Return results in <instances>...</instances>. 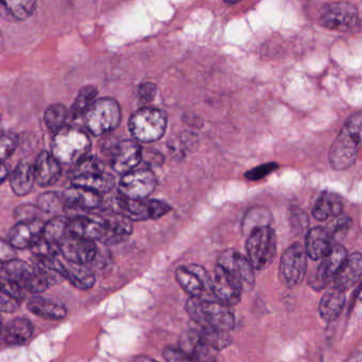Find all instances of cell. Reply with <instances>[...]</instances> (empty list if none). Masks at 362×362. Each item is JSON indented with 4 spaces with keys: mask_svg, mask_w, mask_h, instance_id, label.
<instances>
[{
    "mask_svg": "<svg viewBox=\"0 0 362 362\" xmlns=\"http://www.w3.org/2000/svg\"><path fill=\"white\" fill-rule=\"evenodd\" d=\"M217 265L233 274L242 283L244 289H251L255 285V269L247 257L234 249H229L221 253Z\"/></svg>",
    "mask_w": 362,
    "mask_h": 362,
    "instance_id": "9a60e30c",
    "label": "cell"
},
{
    "mask_svg": "<svg viewBox=\"0 0 362 362\" xmlns=\"http://www.w3.org/2000/svg\"><path fill=\"white\" fill-rule=\"evenodd\" d=\"M91 148V140L86 132L66 127L55 134L52 155L61 165H78L86 158Z\"/></svg>",
    "mask_w": 362,
    "mask_h": 362,
    "instance_id": "3957f363",
    "label": "cell"
},
{
    "mask_svg": "<svg viewBox=\"0 0 362 362\" xmlns=\"http://www.w3.org/2000/svg\"><path fill=\"white\" fill-rule=\"evenodd\" d=\"M69 120V110L63 104H53L45 112V124L54 134L68 127L67 123Z\"/></svg>",
    "mask_w": 362,
    "mask_h": 362,
    "instance_id": "74e56055",
    "label": "cell"
},
{
    "mask_svg": "<svg viewBox=\"0 0 362 362\" xmlns=\"http://www.w3.org/2000/svg\"><path fill=\"white\" fill-rule=\"evenodd\" d=\"M157 178L151 170H134L124 174L119 182V193L127 198H148L154 192Z\"/></svg>",
    "mask_w": 362,
    "mask_h": 362,
    "instance_id": "8fae6325",
    "label": "cell"
},
{
    "mask_svg": "<svg viewBox=\"0 0 362 362\" xmlns=\"http://www.w3.org/2000/svg\"><path fill=\"white\" fill-rule=\"evenodd\" d=\"M103 225V236L101 242L106 245L118 244L131 236L133 232L132 221L118 213H104L99 215Z\"/></svg>",
    "mask_w": 362,
    "mask_h": 362,
    "instance_id": "2e32d148",
    "label": "cell"
},
{
    "mask_svg": "<svg viewBox=\"0 0 362 362\" xmlns=\"http://www.w3.org/2000/svg\"><path fill=\"white\" fill-rule=\"evenodd\" d=\"M243 291L244 287L238 278L221 266H215L212 291L217 301L229 306L236 305L242 299Z\"/></svg>",
    "mask_w": 362,
    "mask_h": 362,
    "instance_id": "7c38bea8",
    "label": "cell"
},
{
    "mask_svg": "<svg viewBox=\"0 0 362 362\" xmlns=\"http://www.w3.org/2000/svg\"><path fill=\"white\" fill-rule=\"evenodd\" d=\"M346 304V296L344 291L336 288L329 289L323 295L319 305V312L323 320L327 322H333L339 317Z\"/></svg>",
    "mask_w": 362,
    "mask_h": 362,
    "instance_id": "83f0119b",
    "label": "cell"
},
{
    "mask_svg": "<svg viewBox=\"0 0 362 362\" xmlns=\"http://www.w3.org/2000/svg\"><path fill=\"white\" fill-rule=\"evenodd\" d=\"M61 257L74 263H91L97 259L98 248L95 240L68 234L59 244Z\"/></svg>",
    "mask_w": 362,
    "mask_h": 362,
    "instance_id": "4fadbf2b",
    "label": "cell"
},
{
    "mask_svg": "<svg viewBox=\"0 0 362 362\" xmlns=\"http://www.w3.org/2000/svg\"><path fill=\"white\" fill-rule=\"evenodd\" d=\"M180 348L195 362H216L218 351L209 346L193 329L181 337Z\"/></svg>",
    "mask_w": 362,
    "mask_h": 362,
    "instance_id": "d6986e66",
    "label": "cell"
},
{
    "mask_svg": "<svg viewBox=\"0 0 362 362\" xmlns=\"http://www.w3.org/2000/svg\"><path fill=\"white\" fill-rule=\"evenodd\" d=\"M362 276V255L361 253H352L346 257L341 267L334 276L336 288L346 291L354 286Z\"/></svg>",
    "mask_w": 362,
    "mask_h": 362,
    "instance_id": "603a6c76",
    "label": "cell"
},
{
    "mask_svg": "<svg viewBox=\"0 0 362 362\" xmlns=\"http://www.w3.org/2000/svg\"><path fill=\"white\" fill-rule=\"evenodd\" d=\"M350 226L351 219L349 218V217H344V218L339 219V221L337 223V229H336L335 235L339 233H346Z\"/></svg>",
    "mask_w": 362,
    "mask_h": 362,
    "instance_id": "7dc6e473",
    "label": "cell"
},
{
    "mask_svg": "<svg viewBox=\"0 0 362 362\" xmlns=\"http://www.w3.org/2000/svg\"><path fill=\"white\" fill-rule=\"evenodd\" d=\"M308 269V255L300 244L286 249L281 257L280 278L286 286L295 287L303 281Z\"/></svg>",
    "mask_w": 362,
    "mask_h": 362,
    "instance_id": "ba28073f",
    "label": "cell"
},
{
    "mask_svg": "<svg viewBox=\"0 0 362 362\" xmlns=\"http://www.w3.org/2000/svg\"><path fill=\"white\" fill-rule=\"evenodd\" d=\"M33 325L28 319L19 317L6 325L4 329V339L8 344L21 346L31 338Z\"/></svg>",
    "mask_w": 362,
    "mask_h": 362,
    "instance_id": "4dcf8cb0",
    "label": "cell"
},
{
    "mask_svg": "<svg viewBox=\"0 0 362 362\" xmlns=\"http://www.w3.org/2000/svg\"><path fill=\"white\" fill-rule=\"evenodd\" d=\"M346 362H362V354L354 355V356L351 357V358Z\"/></svg>",
    "mask_w": 362,
    "mask_h": 362,
    "instance_id": "f907efd6",
    "label": "cell"
},
{
    "mask_svg": "<svg viewBox=\"0 0 362 362\" xmlns=\"http://www.w3.org/2000/svg\"><path fill=\"white\" fill-rule=\"evenodd\" d=\"M225 1L227 2V4H236V2L240 1V0H225Z\"/></svg>",
    "mask_w": 362,
    "mask_h": 362,
    "instance_id": "816d5d0a",
    "label": "cell"
},
{
    "mask_svg": "<svg viewBox=\"0 0 362 362\" xmlns=\"http://www.w3.org/2000/svg\"><path fill=\"white\" fill-rule=\"evenodd\" d=\"M16 259V251L8 240L0 238V268Z\"/></svg>",
    "mask_w": 362,
    "mask_h": 362,
    "instance_id": "7bdbcfd3",
    "label": "cell"
},
{
    "mask_svg": "<svg viewBox=\"0 0 362 362\" xmlns=\"http://www.w3.org/2000/svg\"><path fill=\"white\" fill-rule=\"evenodd\" d=\"M2 269H4V274L8 279L21 285L25 291H27L28 285H29L34 272H35L34 267L30 266L29 264L16 259L8 262L6 265L2 267Z\"/></svg>",
    "mask_w": 362,
    "mask_h": 362,
    "instance_id": "836d02e7",
    "label": "cell"
},
{
    "mask_svg": "<svg viewBox=\"0 0 362 362\" xmlns=\"http://www.w3.org/2000/svg\"><path fill=\"white\" fill-rule=\"evenodd\" d=\"M272 221V213L268 209L264 208V206H255V208L247 211L245 214L242 225L243 232L249 235L253 230L270 226Z\"/></svg>",
    "mask_w": 362,
    "mask_h": 362,
    "instance_id": "e575fe53",
    "label": "cell"
},
{
    "mask_svg": "<svg viewBox=\"0 0 362 362\" xmlns=\"http://www.w3.org/2000/svg\"><path fill=\"white\" fill-rule=\"evenodd\" d=\"M72 185L84 187L102 195L112 191L115 187V177L105 171L90 172L74 176L72 178Z\"/></svg>",
    "mask_w": 362,
    "mask_h": 362,
    "instance_id": "d4e9b609",
    "label": "cell"
},
{
    "mask_svg": "<svg viewBox=\"0 0 362 362\" xmlns=\"http://www.w3.org/2000/svg\"><path fill=\"white\" fill-rule=\"evenodd\" d=\"M129 362H157L154 361V359L150 358V357L146 356H138L136 358L132 359Z\"/></svg>",
    "mask_w": 362,
    "mask_h": 362,
    "instance_id": "681fc988",
    "label": "cell"
},
{
    "mask_svg": "<svg viewBox=\"0 0 362 362\" xmlns=\"http://www.w3.org/2000/svg\"><path fill=\"white\" fill-rule=\"evenodd\" d=\"M35 6L36 0H0V16L8 21H25Z\"/></svg>",
    "mask_w": 362,
    "mask_h": 362,
    "instance_id": "f1b7e54d",
    "label": "cell"
},
{
    "mask_svg": "<svg viewBox=\"0 0 362 362\" xmlns=\"http://www.w3.org/2000/svg\"><path fill=\"white\" fill-rule=\"evenodd\" d=\"M185 308L192 321L197 325H208L225 332L233 329L234 315L227 304L204 298L191 297L187 300Z\"/></svg>",
    "mask_w": 362,
    "mask_h": 362,
    "instance_id": "7a4b0ae2",
    "label": "cell"
},
{
    "mask_svg": "<svg viewBox=\"0 0 362 362\" xmlns=\"http://www.w3.org/2000/svg\"><path fill=\"white\" fill-rule=\"evenodd\" d=\"M129 131L137 141L152 144L158 141L167 131L168 116L163 110L142 107L132 115Z\"/></svg>",
    "mask_w": 362,
    "mask_h": 362,
    "instance_id": "5b68a950",
    "label": "cell"
},
{
    "mask_svg": "<svg viewBox=\"0 0 362 362\" xmlns=\"http://www.w3.org/2000/svg\"><path fill=\"white\" fill-rule=\"evenodd\" d=\"M163 357H165L167 362H195L180 348L165 349V352H163Z\"/></svg>",
    "mask_w": 362,
    "mask_h": 362,
    "instance_id": "f6af8a7d",
    "label": "cell"
},
{
    "mask_svg": "<svg viewBox=\"0 0 362 362\" xmlns=\"http://www.w3.org/2000/svg\"><path fill=\"white\" fill-rule=\"evenodd\" d=\"M17 148V137L14 134L0 133V161L4 163L12 156Z\"/></svg>",
    "mask_w": 362,
    "mask_h": 362,
    "instance_id": "ab89813d",
    "label": "cell"
},
{
    "mask_svg": "<svg viewBox=\"0 0 362 362\" xmlns=\"http://www.w3.org/2000/svg\"><path fill=\"white\" fill-rule=\"evenodd\" d=\"M175 276L181 288L191 297L204 298V295H213L212 279L202 266L196 264L180 266L176 270Z\"/></svg>",
    "mask_w": 362,
    "mask_h": 362,
    "instance_id": "9c48e42d",
    "label": "cell"
},
{
    "mask_svg": "<svg viewBox=\"0 0 362 362\" xmlns=\"http://www.w3.org/2000/svg\"><path fill=\"white\" fill-rule=\"evenodd\" d=\"M37 206L42 212L59 213L65 208L63 196L53 192H47L38 197Z\"/></svg>",
    "mask_w": 362,
    "mask_h": 362,
    "instance_id": "f35d334b",
    "label": "cell"
},
{
    "mask_svg": "<svg viewBox=\"0 0 362 362\" xmlns=\"http://www.w3.org/2000/svg\"><path fill=\"white\" fill-rule=\"evenodd\" d=\"M247 259L253 269L261 270L269 267L276 255V235L270 226L253 230L246 242Z\"/></svg>",
    "mask_w": 362,
    "mask_h": 362,
    "instance_id": "8992f818",
    "label": "cell"
},
{
    "mask_svg": "<svg viewBox=\"0 0 362 362\" xmlns=\"http://www.w3.org/2000/svg\"><path fill=\"white\" fill-rule=\"evenodd\" d=\"M35 181L40 187H50L59 180L62 175V165L52 153L42 152L38 155L33 165Z\"/></svg>",
    "mask_w": 362,
    "mask_h": 362,
    "instance_id": "ffe728a7",
    "label": "cell"
},
{
    "mask_svg": "<svg viewBox=\"0 0 362 362\" xmlns=\"http://www.w3.org/2000/svg\"><path fill=\"white\" fill-rule=\"evenodd\" d=\"M8 168L4 165V163L0 161V185H1V183L6 180V177H8Z\"/></svg>",
    "mask_w": 362,
    "mask_h": 362,
    "instance_id": "c3c4849f",
    "label": "cell"
},
{
    "mask_svg": "<svg viewBox=\"0 0 362 362\" xmlns=\"http://www.w3.org/2000/svg\"><path fill=\"white\" fill-rule=\"evenodd\" d=\"M64 204L67 208L78 209L82 211H91L102 206V195L84 189V187H74L66 189L63 194Z\"/></svg>",
    "mask_w": 362,
    "mask_h": 362,
    "instance_id": "7402d4cb",
    "label": "cell"
},
{
    "mask_svg": "<svg viewBox=\"0 0 362 362\" xmlns=\"http://www.w3.org/2000/svg\"><path fill=\"white\" fill-rule=\"evenodd\" d=\"M33 167L27 163H21L10 176V185L16 195H28L35 183Z\"/></svg>",
    "mask_w": 362,
    "mask_h": 362,
    "instance_id": "1f68e13d",
    "label": "cell"
},
{
    "mask_svg": "<svg viewBox=\"0 0 362 362\" xmlns=\"http://www.w3.org/2000/svg\"><path fill=\"white\" fill-rule=\"evenodd\" d=\"M121 107L112 98L95 100L85 115V122L89 133L103 136L118 127L121 122Z\"/></svg>",
    "mask_w": 362,
    "mask_h": 362,
    "instance_id": "52a82bcc",
    "label": "cell"
},
{
    "mask_svg": "<svg viewBox=\"0 0 362 362\" xmlns=\"http://www.w3.org/2000/svg\"><path fill=\"white\" fill-rule=\"evenodd\" d=\"M344 210V202L338 194L325 191L315 204L313 216L319 221H327L329 216H338Z\"/></svg>",
    "mask_w": 362,
    "mask_h": 362,
    "instance_id": "4316f807",
    "label": "cell"
},
{
    "mask_svg": "<svg viewBox=\"0 0 362 362\" xmlns=\"http://www.w3.org/2000/svg\"><path fill=\"white\" fill-rule=\"evenodd\" d=\"M38 206H30V204H25V206H21L17 209L15 212V216L19 219V221H32V219H36L35 213L37 210Z\"/></svg>",
    "mask_w": 362,
    "mask_h": 362,
    "instance_id": "bcb514c9",
    "label": "cell"
},
{
    "mask_svg": "<svg viewBox=\"0 0 362 362\" xmlns=\"http://www.w3.org/2000/svg\"><path fill=\"white\" fill-rule=\"evenodd\" d=\"M19 301L16 298L13 297L8 291L0 288V312L13 313L18 310Z\"/></svg>",
    "mask_w": 362,
    "mask_h": 362,
    "instance_id": "b9f144b4",
    "label": "cell"
},
{
    "mask_svg": "<svg viewBox=\"0 0 362 362\" xmlns=\"http://www.w3.org/2000/svg\"><path fill=\"white\" fill-rule=\"evenodd\" d=\"M191 329L195 331L204 342L216 351L223 350L231 344V338L228 332L221 331L208 325L204 327L195 322L191 325Z\"/></svg>",
    "mask_w": 362,
    "mask_h": 362,
    "instance_id": "d6a6232c",
    "label": "cell"
},
{
    "mask_svg": "<svg viewBox=\"0 0 362 362\" xmlns=\"http://www.w3.org/2000/svg\"><path fill=\"white\" fill-rule=\"evenodd\" d=\"M362 146V112L353 114L344 123L329 151L332 168L344 171L354 165Z\"/></svg>",
    "mask_w": 362,
    "mask_h": 362,
    "instance_id": "6da1fadb",
    "label": "cell"
},
{
    "mask_svg": "<svg viewBox=\"0 0 362 362\" xmlns=\"http://www.w3.org/2000/svg\"><path fill=\"white\" fill-rule=\"evenodd\" d=\"M331 249V236L322 227L314 228L306 235L305 251L310 259H323Z\"/></svg>",
    "mask_w": 362,
    "mask_h": 362,
    "instance_id": "484cf974",
    "label": "cell"
},
{
    "mask_svg": "<svg viewBox=\"0 0 362 362\" xmlns=\"http://www.w3.org/2000/svg\"><path fill=\"white\" fill-rule=\"evenodd\" d=\"M157 87L153 83H144L138 88V98L142 103H151L156 97Z\"/></svg>",
    "mask_w": 362,
    "mask_h": 362,
    "instance_id": "ee69618b",
    "label": "cell"
},
{
    "mask_svg": "<svg viewBox=\"0 0 362 362\" xmlns=\"http://www.w3.org/2000/svg\"><path fill=\"white\" fill-rule=\"evenodd\" d=\"M142 153L144 150L135 140H123L119 142L112 151V169L122 175L134 171L142 161Z\"/></svg>",
    "mask_w": 362,
    "mask_h": 362,
    "instance_id": "5bb4252c",
    "label": "cell"
},
{
    "mask_svg": "<svg viewBox=\"0 0 362 362\" xmlns=\"http://www.w3.org/2000/svg\"><path fill=\"white\" fill-rule=\"evenodd\" d=\"M97 95L98 90L95 87L86 86L81 89L69 110L70 120H76L81 117H85L89 108L97 100Z\"/></svg>",
    "mask_w": 362,
    "mask_h": 362,
    "instance_id": "d590c367",
    "label": "cell"
},
{
    "mask_svg": "<svg viewBox=\"0 0 362 362\" xmlns=\"http://www.w3.org/2000/svg\"><path fill=\"white\" fill-rule=\"evenodd\" d=\"M0 331H1V320H0Z\"/></svg>",
    "mask_w": 362,
    "mask_h": 362,
    "instance_id": "f5cc1de1",
    "label": "cell"
},
{
    "mask_svg": "<svg viewBox=\"0 0 362 362\" xmlns=\"http://www.w3.org/2000/svg\"><path fill=\"white\" fill-rule=\"evenodd\" d=\"M68 223L69 218L62 215L53 217L52 219L45 223L42 238L51 244L57 245L69 234L68 231Z\"/></svg>",
    "mask_w": 362,
    "mask_h": 362,
    "instance_id": "8d00e7d4",
    "label": "cell"
},
{
    "mask_svg": "<svg viewBox=\"0 0 362 362\" xmlns=\"http://www.w3.org/2000/svg\"><path fill=\"white\" fill-rule=\"evenodd\" d=\"M110 211L123 215L132 221H141L160 218L171 211V206L161 200L132 199L119 193L110 200Z\"/></svg>",
    "mask_w": 362,
    "mask_h": 362,
    "instance_id": "277c9868",
    "label": "cell"
},
{
    "mask_svg": "<svg viewBox=\"0 0 362 362\" xmlns=\"http://www.w3.org/2000/svg\"><path fill=\"white\" fill-rule=\"evenodd\" d=\"M45 223L40 219L18 221L8 232V242L15 249L32 248L42 238Z\"/></svg>",
    "mask_w": 362,
    "mask_h": 362,
    "instance_id": "e0dca14e",
    "label": "cell"
},
{
    "mask_svg": "<svg viewBox=\"0 0 362 362\" xmlns=\"http://www.w3.org/2000/svg\"><path fill=\"white\" fill-rule=\"evenodd\" d=\"M68 231L70 235L95 242L101 240L103 236V225L99 215H78L74 218H69Z\"/></svg>",
    "mask_w": 362,
    "mask_h": 362,
    "instance_id": "44dd1931",
    "label": "cell"
},
{
    "mask_svg": "<svg viewBox=\"0 0 362 362\" xmlns=\"http://www.w3.org/2000/svg\"><path fill=\"white\" fill-rule=\"evenodd\" d=\"M28 310L35 316L48 320H59L67 316L65 306L42 297H33L30 299L28 302Z\"/></svg>",
    "mask_w": 362,
    "mask_h": 362,
    "instance_id": "f546056e",
    "label": "cell"
},
{
    "mask_svg": "<svg viewBox=\"0 0 362 362\" xmlns=\"http://www.w3.org/2000/svg\"><path fill=\"white\" fill-rule=\"evenodd\" d=\"M357 19L358 11L349 2H333L321 8V25L329 30L346 31L356 25Z\"/></svg>",
    "mask_w": 362,
    "mask_h": 362,
    "instance_id": "30bf717a",
    "label": "cell"
},
{
    "mask_svg": "<svg viewBox=\"0 0 362 362\" xmlns=\"http://www.w3.org/2000/svg\"><path fill=\"white\" fill-rule=\"evenodd\" d=\"M361 27H362V21H361Z\"/></svg>",
    "mask_w": 362,
    "mask_h": 362,
    "instance_id": "db71d44e",
    "label": "cell"
},
{
    "mask_svg": "<svg viewBox=\"0 0 362 362\" xmlns=\"http://www.w3.org/2000/svg\"><path fill=\"white\" fill-rule=\"evenodd\" d=\"M348 257L346 249L342 245H335L331 247L329 252L323 257L321 265L319 266L318 272H317V280L322 283L323 285L327 284L329 280L334 279L337 274L339 268Z\"/></svg>",
    "mask_w": 362,
    "mask_h": 362,
    "instance_id": "cb8c5ba5",
    "label": "cell"
},
{
    "mask_svg": "<svg viewBox=\"0 0 362 362\" xmlns=\"http://www.w3.org/2000/svg\"><path fill=\"white\" fill-rule=\"evenodd\" d=\"M57 272L63 279L69 281L74 287L81 291H87L95 285V274L84 264L74 263L64 257H59L57 262Z\"/></svg>",
    "mask_w": 362,
    "mask_h": 362,
    "instance_id": "ac0fdd59",
    "label": "cell"
},
{
    "mask_svg": "<svg viewBox=\"0 0 362 362\" xmlns=\"http://www.w3.org/2000/svg\"><path fill=\"white\" fill-rule=\"evenodd\" d=\"M278 168V163H265V165H259V167L247 172L245 174V177L251 181L261 180L265 178L266 176L269 175L272 172L276 171Z\"/></svg>",
    "mask_w": 362,
    "mask_h": 362,
    "instance_id": "60d3db41",
    "label": "cell"
}]
</instances>
